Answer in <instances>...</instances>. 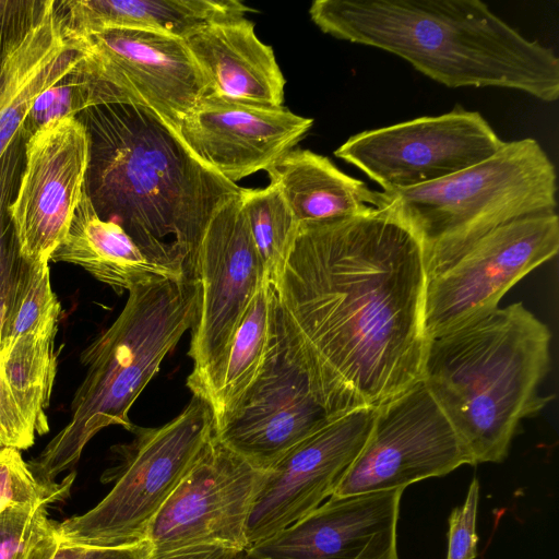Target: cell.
Listing matches in <instances>:
<instances>
[{
  "label": "cell",
  "instance_id": "cell-5",
  "mask_svg": "<svg viewBox=\"0 0 559 559\" xmlns=\"http://www.w3.org/2000/svg\"><path fill=\"white\" fill-rule=\"evenodd\" d=\"M198 284L160 280L128 292L116 320L82 353L86 374L71 403L69 423L27 464L41 481L53 483L80 460L100 430L132 431L129 412L159 367L194 322Z\"/></svg>",
  "mask_w": 559,
  "mask_h": 559
},
{
  "label": "cell",
  "instance_id": "cell-15",
  "mask_svg": "<svg viewBox=\"0 0 559 559\" xmlns=\"http://www.w3.org/2000/svg\"><path fill=\"white\" fill-rule=\"evenodd\" d=\"M374 415L376 408H359L331 417L266 471L247 525L249 547L293 525L333 496L362 449Z\"/></svg>",
  "mask_w": 559,
  "mask_h": 559
},
{
  "label": "cell",
  "instance_id": "cell-26",
  "mask_svg": "<svg viewBox=\"0 0 559 559\" xmlns=\"http://www.w3.org/2000/svg\"><path fill=\"white\" fill-rule=\"evenodd\" d=\"M49 261L23 259L0 330V354L17 338L58 329L60 302L50 284Z\"/></svg>",
  "mask_w": 559,
  "mask_h": 559
},
{
  "label": "cell",
  "instance_id": "cell-20",
  "mask_svg": "<svg viewBox=\"0 0 559 559\" xmlns=\"http://www.w3.org/2000/svg\"><path fill=\"white\" fill-rule=\"evenodd\" d=\"M50 261L79 265L118 294L143 284L183 280L193 274L188 264L153 254L118 224L102 219L85 186L68 234Z\"/></svg>",
  "mask_w": 559,
  "mask_h": 559
},
{
  "label": "cell",
  "instance_id": "cell-4",
  "mask_svg": "<svg viewBox=\"0 0 559 559\" xmlns=\"http://www.w3.org/2000/svg\"><path fill=\"white\" fill-rule=\"evenodd\" d=\"M551 334L522 302L476 316L427 340L421 378L471 464L499 463L522 419L550 401L538 385Z\"/></svg>",
  "mask_w": 559,
  "mask_h": 559
},
{
  "label": "cell",
  "instance_id": "cell-25",
  "mask_svg": "<svg viewBox=\"0 0 559 559\" xmlns=\"http://www.w3.org/2000/svg\"><path fill=\"white\" fill-rule=\"evenodd\" d=\"M56 334L23 335L0 354L2 377L37 436L49 431L46 409L57 372Z\"/></svg>",
  "mask_w": 559,
  "mask_h": 559
},
{
  "label": "cell",
  "instance_id": "cell-13",
  "mask_svg": "<svg viewBox=\"0 0 559 559\" xmlns=\"http://www.w3.org/2000/svg\"><path fill=\"white\" fill-rule=\"evenodd\" d=\"M471 464L449 420L420 380L376 408L370 433L333 496L402 489Z\"/></svg>",
  "mask_w": 559,
  "mask_h": 559
},
{
  "label": "cell",
  "instance_id": "cell-12",
  "mask_svg": "<svg viewBox=\"0 0 559 559\" xmlns=\"http://www.w3.org/2000/svg\"><path fill=\"white\" fill-rule=\"evenodd\" d=\"M504 143L481 114L456 108L362 131L348 138L334 155L391 193L466 169Z\"/></svg>",
  "mask_w": 559,
  "mask_h": 559
},
{
  "label": "cell",
  "instance_id": "cell-2",
  "mask_svg": "<svg viewBox=\"0 0 559 559\" xmlns=\"http://www.w3.org/2000/svg\"><path fill=\"white\" fill-rule=\"evenodd\" d=\"M80 114L90 136L85 190L98 216L192 270L212 215L242 188L198 160L147 108L105 105Z\"/></svg>",
  "mask_w": 559,
  "mask_h": 559
},
{
  "label": "cell",
  "instance_id": "cell-24",
  "mask_svg": "<svg viewBox=\"0 0 559 559\" xmlns=\"http://www.w3.org/2000/svg\"><path fill=\"white\" fill-rule=\"evenodd\" d=\"M275 294L265 283L255 294L223 359L201 396L217 431L234 415L261 374L275 334Z\"/></svg>",
  "mask_w": 559,
  "mask_h": 559
},
{
  "label": "cell",
  "instance_id": "cell-9",
  "mask_svg": "<svg viewBox=\"0 0 559 559\" xmlns=\"http://www.w3.org/2000/svg\"><path fill=\"white\" fill-rule=\"evenodd\" d=\"M559 249L556 212L504 223L443 254L425 258L427 340L498 307L503 295Z\"/></svg>",
  "mask_w": 559,
  "mask_h": 559
},
{
  "label": "cell",
  "instance_id": "cell-34",
  "mask_svg": "<svg viewBox=\"0 0 559 559\" xmlns=\"http://www.w3.org/2000/svg\"><path fill=\"white\" fill-rule=\"evenodd\" d=\"M36 431L7 385L0 370V448H31Z\"/></svg>",
  "mask_w": 559,
  "mask_h": 559
},
{
  "label": "cell",
  "instance_id": "cell-31",
  "mask_svg": "<svg viewBox=\"0 0 559 559\" xmlns=\"http://www.w3.org/2000/svg\"><path fill=\"white\" fill-rule=\"evenodd\" d=\"M72 73L44 91L35 99L21 130L24 141L49 121L63 117H76L83 110L79 86Z\"/></svg>",
  "mask_w": 559,
  "mask_h": 559
},
{
  "label": "cell",
  "instance_id": "cell-16",
  "mask_svg": "<svg viewBox=\"0 0 559 559\" xmlns=\"http://www.w3.org/2000/svg\"><path fill=\"white\" fill-rule=\"evenodd\" d=\"M311 118L289 109L207 93L185 116L178 135L203 165L235 183L274 162L307 134Z\"/></svg>",
  "mask_w": 559,
  "mask_h": 559
},
{
  "label": "cell",
  "instance_id": "cell-7",
  "mask_svg": "<svg viewBox=\"0 0 559 559\" xmlns=\"http://www.w3.org/2000/svg\"><path fill=\"white\" fill-rule=\"evenodd\" d=\"M129 443L117 447L112 489L90 511L56 522L61 544L112 547L146 540L157 512L215 435L209 404L192 395L159 427L135 426Z\"/></svg>",
  "mask_w": 559,
  "mask_h": 559
},
{
  "label": "cell",
  "instance_id": "cell-35",
  "mask_svg": "<svg viewBox=\"0 0 559 559\" xmlns=\"http://www.w3.org/2000/svg\"><path fill=\"white\" fill-rule=\"evenodd\" d=\"M151 544L147 540L112 547H84L80 559H150Z\"/></svg>",
  "mask_w": 559,
  "mask_h": 559
},
{
  "label": "cell",
  "instance_id": "cell-33",
  "mask_svg": "<svg viewBox=\"0 0 559 559\" xmlns=\"http://www.w3.org/2000/svg\"><path fill=\"white\" fill-rule=\"evenodd\" d=\"M45 1L0 0V66L41 14Z\"/></svg>",
  "mask_w": 559,
  "mask_h": 559
},
{
  "label": "cell",
  "instance_id": "cell-23",
  "mask_svg": "<svg viewBox=\"0 0 559 559\" xmlns=\"http://www.w3.org/2000/svg\"><path fill=\"white\" fill-rule=\"evenodd\" d=\"M299 223L350 217L390 205L391 197L309 150H290L266 170Z\"/></svg>",
  "mask_w": 559,
  "mask_h": 559
},
{
  "label": "cell",
  "instance_id": "cell-27",
  "mask_svg": "<svg viewBox=\"0 0 559 559\" xmlns=\"http://www.w3.org/2000/svg\"><path fill=\"white\" fill-rule=\"evenodd\" d=\"M241 202L266 281L273 285L292 250L300 223L280 190L241 189Z\"/></svg>",
  "mask_w": 559,
  "mask_h": 559
},
{
  "label": "cell",
  "instance_id": "cell-14",
  "mask_svg": "<svg viewBox=\"0 0 559 559\" xmlns=\"http://www.w3.org/2000/svg\"><path fill=\"white\" fill-rule=\"evenodd\" d=\"M25 165L8 213L21 257L50 261L82 199L90 136L78 117L40 127L24 143Z\"/></svg>",
  "mask_w": 559,
  "mask_h": 559
},
{
  "label": "cell",
  "instance_id": "cell-22",
  "mask_svg": "<svg viewBox=\"0 0 559 559\" xmlns=\"http://www.w3.org/2000/svg\"><path fill=\"white\" fill-rule=\"evenodd\" d=\"M55 9L66 37L138 29L180 39L207 23L251 11L237 0H66L55 1Z\"/></svg>",
  "mask_w": 559,
  "mask_h": 559
},
{
  "label": "cell",
  "instance_id": "cell-17",
  "mask_svg": "<svg viewBox=\"0 0 559 559\" xmlns=\"http://www.w3.org/2000/svg\"><path fill=\"white\" fill-rule=\"evenodd\" d=\"M331 417L305 372L286 358L275 333L261 374L215 437L257 468L269 471Z\"/></svg>",
  "mask_w": 559,
  "mask_h": 559
},
{
  "label": "cell",
  "instance_id": "cell-32",
  "mask_svg": "<svg viewBox=\"0 0 559 559\" xmlns=\"http://www.w3.org/2000/svg\"><path fill=\"white\" fill-rule=\"evenodd\" d=\"M479 502V483L473 479L464 503L449 516V546L447 559H475L477 556L476 516Z\"/></svg>",
  "mask_w": 559,
  "mask_h": 559
},
{
  "label": "cell",
  "instance_id": "cell-21",
  "mask_svg": "<svg viewBox=\"0 0 559 559\" xmlns=\"http://www.w3.org/2000/svg\"><path fill=\"white\" fill-rule=\"evenodd\" d=\"M79 59L73 41L63 36L55 1L46 0L36 23L0 66V160L38 95L72 73Z\"/></svg>",
  "mask_w": 559,
  "mask_h": 559
},
{
  "label": "cell",
  "instance_id": "cell-1",
  "mask_svg": "<svg viewBox=\"0 0 559 559\" xmlns=\"http://www.w3.org/2000/svg\"><path fill=\"white\" fill-rule=\"evenodd\" d=\"M420 241L389 206L300 223L272 285L275 333L331 416L378 408L420 381Z\"/></svg>",
  "mask_w": 559,
  "mask_h": 559
},
{
  "label": "cell",
  "instance_id": "cell-8",
  "mask_svg": "<svg viewBox=\"0 0 559 559\" xmlns=\"http://www.w3.org/2000/svg\"><path fill=\"white\" fill-rule=\"evenodd\" d=\"M66 38L80 52L72 75L83 110L140 106L177 132L185 116L207 94L205 79L183 39L138 29Z\"/></svg>",
  "mask_w": 559,
  "mask_h": 559
},
{
  "label": "cell",
  "instance_id": "cell-37",
  "mask_svg": "<svg viewBox=\"0 0 559 559\" xmlns=\"http://www.w3.org/2000/svg\"><path fill=\"white\" fill-rule=\"evenodd\" d=\"M227 559H252L251 557H249V555L247 554V550L242 551V552H239L235 556H231Z\"/></svg>",
  "mask_w": 559,
  "mask_h": 559
},
{
  "label": "cell",
  "instance_id": "cell-28",
  "mask_svg": "<svg viewBox=\"0 0 559 559\" xmlns=\"http://www.w3.org/2000/svg\"><path fill=\"white\" fill-rule=\"evenodd\" d=\"M46 506H13L0 513V559H51L60 546Z\"/></svg>",
  "mask_w": 559,
  "mask_h": 559
},
{
  "label": "cell",
  "instance_id": "cell-18",
  "mask_svg": "<svg viewBox=\"0 0 559 559\" xmlns=\"http://www.w3.org/2000/svg\"><path fill=\"white\" fill-rule=\"evenodd\" d=\"M402 489L332 496L276 535L250 546L252 559H397Z\"/></svg>",
  "mask_w": 559,
  "mask_h": 559
},
{
  "label": "cell",
  "instance_id": "cell-3",
  "mask_svg": "<svg viewBox=\"0 0 559 559\" xmlns=\"http://www.w3.org/2000/svg\"><path fill=\"white\" fill-rule=\"evenodd\" d=\"M325 34L393 53L448 87H502L559 97V59L479 0H316Z\"/></svg>",
  "mask_w": 559,
  "mask_h": 559
},
{
  "label": "cell",
  "instance_id": "cell-19",
  "mask_svg": "<svg viewBox=\"0 0 559 559\" xmlns=\"http://www.w3.org/2000/svg\"><path fill=\"white\" fill-rule=\"evenodd\" d=\"M199 66L207 93L227 99L281 107L286 81L273 48L242 17L207 23L183 39Z\"/></svg>",
  "mask_w": 559,
  "mask_h": 559
},
{
  "label": "cell",
  "instance_id": "cell-11",
  "mask_svg": "<svg viewBox=\"0 0 559 559\" xmlns=\"http://www.w3.org/2000/svg\"><path fill=\"white\" fill-rule=\"evenodd\" d=\"M240 192L221 204L212 215L193 259L192 273L199 297L188 352L193 367L187 385L192 395L199 397L255 294L269 283Z\"/></svg>",
  "mask_w": 559,
  "mask_h": 559
},
{
  "label": "cell",
  "instance_id": "cell-29",
  "mask_svg": "<svg viewBox=\"0 0 559 559\" xmlns=\"http://www.w3.org/2000/svg\"><path fill=\"white\" fill-rule=\"evenodd\" d=\"M23 142L20 134L0 160V330L23 262L8 213L21 174Z\"/></svg>",
  "mask_w": 559,
  "mask_h": 559
},
{
  "label": "cell",
  "instance_id": "cell-6",
  "mask_svg": "<svg viewBox=\"0 0 559 559\" xmlns=\"http://www.w3.org/2000/svg\"><path fill=\"white\" fill-rule=\"evenodd\" d=\"M552 162L532 138L442 179L394 191L390 207L421 243L424 259L453 251L528 215L556 212ZM386 193V192H385Z\"/></svg>",
  "mask_w": 559,
  "mask_h": 559
},
{
  "label": "cell",
  "instance_id": "cell-36",
  "mask_svg": "<svg viewBox=\"0 0 559 559\" xmlns=\"http://www.w3.org/2000/svg\"><path fill=\"white\" fill-rule=\"evenodd\" d=\"M84 547L70 546L60 543L59 548L51 559H80Z\"/></svg>",
  "mask_w": 559,
  "mask_h": 559
},
{
  "label": "cell",
  "instance_id": "cell-30",
  "mask_svg": "<svg viewBox=\"0 0 559 559\" xmlns=\"http://www.w3.org/2000/svg\"><path fill=\"white\" fill-rule=\"evenodd\" d=\"M75 473L61 483H45L31 471L21 452L0 448V513L13 506H48L66 499Z\"/></svg>",
  "mask_w": 559,
  "mask_h": 559
},
{
  "label": "cell",
  "instance_id": "cell-10",
  "mask_svg": "<svg viewBox=\"0 0 559 559\" xmlns=\"http://www.w3.org/2000/svg\"><path fill=\"white\" fill-rule=\"evenodd\" d=\"M265 476L214 435L151 523L150 559H227L247 550V525Z\"/></svg>",
  "mask_w": 559,
  "mask_h": 559
}]
</instances>
